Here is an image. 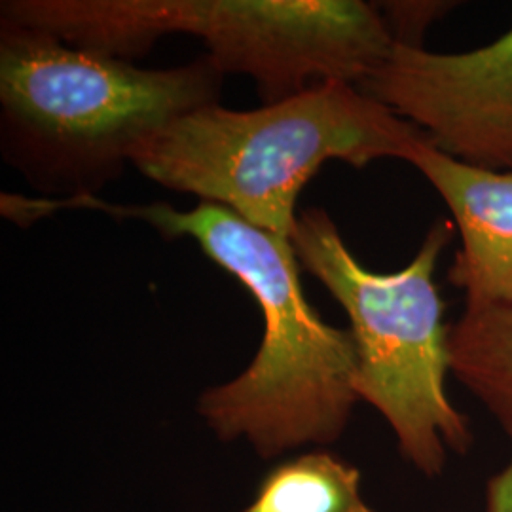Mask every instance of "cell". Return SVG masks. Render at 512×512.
Instances as JSON below:
<instances>
[{
  "label": "cell",
  "mask_w": 512,
  "mask_h": 512,
  "mask_svg": "<svg viewBox=\"0 0 512 512\" xmlns=\"http://www.w3.org/2000/svg\"><path fill=\"white\" fill-rule=\"evenodd\" d=\"M59 207L143 220L167 238H192L255 296L264 336L253 363L200 399V412L220 439L247 437L260 456L274 458L344 433L359 403L355 342L349 329L332 327L308 302L291 239L260 230L217 203L177 211L169 203L120 205L82 196Z\"/></svg>",
  "instance_id": "6da1fadb"
},
{
  "label": "cell",
  "mask_w": 512,
  "mask_h": 512,
  "mask_svg": "<svg viewBox=\"0 0 512 512\" xmlns=\"http://www.w3.org/2000/svg\"><path fill=\"white\" fill-rule=\"evenodd\" d=\"M224 74L205 55L171 69L80 50L0 19L4 162L46 196H97L135 150L192 110L217 105Z\"/></svg>",
  "instance_id": "7a4b0ae2"
},
{
  "label": "cell",
  "mask_w": 512,
  "mask_h": 512,
  "mask_svg": "<svg viewBox=\"0 0 512 512\" xmlns=\"http://www.w3.org/2000/svg\"><path fill=\"white\" fill-rule=\"evenodd\" d=\"M0 19L126 61L167 35L200 38L220 73L255 80L264 105L325 82L361 86L395 46L363 0H4Z\"/></svg>",
  "instance_id": "3957f363"
},
{
  "label": "cell",
  "mask_w": 512,
  "mask_h": 512,
  "mask_svg": "<svg viewBox=\"0 0 512 512\" xmlns=\"http://www.w3.org/2000/svg\"><path fill=\"white\" fill-rule=\"evenodd\" d=\"M425 139L359 86L325 82L260 109L192 110L137 148L131 164L160 186L291 239L298 198L327 162H410Z\"/></svg>",
  "instance_id": "277c9868"
},
{
  "label": "cell",
  "mask_w": 512,
  "mask_h": 512,
  "mask_svg": "<svg viewBox=\"0 0 512 512\" xmlns=\"http://www.w3.org/2000/svg\"><path fill=\"white\" fill-rule=\"evenodd\" d=\"M452 230L448 220L435 222L414 258L391 274L368 270L325 209L302 211L291 238L300 266L348 313L359 401L384 416L401 454L427 476L473 444L469 418L446 393L450 325L435 272Z\"/></svg>",
  "instance_id": "5b68a950"
},
{
  "label": "cell",
  "mask_w": 512,
  "mask_h": 512,
  "mask_svg": "<svg viewBox=\"0 0 512 512\" xmlns=\"http://www.w3.org/2000/svg\"><path fill=\"white\" fill-rule=\"evenodd\" d=\"M359 90L450 158L512 169V27L486 46L456 54L395 44Z\"/></svg>",
  "instance_id": "8992f818"
},
{
  "label": "cell",
  "mask_w": 512,
  "mask_h": 512,
  "mask_svg": "<svg viewBox=\"0 0 512 512\" xmlns=\"http://www.w3.org/2000/svg\"><path fill=\"white\" fill-rule=\"evenodd\" d=\"M414 165L446 203L461 247L448 272L465 308L512 306V169L465 164L425 139Z\"/></svg>",
  "instance_id": "52a82bcc"
},
{
  "label": "cell",
  "mask_w": 512,
  "mask_h": 512,
  "mask_svg": "<svg viewBox=\"0 0 512 512\" xmlns=\"http://www.w3.org/2000/svg\"><path fill=\"white\" fill-rule=\"evenodd\" d=\"M450 374L484 404L512 448V306L465 308L450 325Z\"/></svg>",
  "instance_id": "ba28073f"
},
{
  "label": "cell",
  "mask_w": 512,
  "mask_h": 512,
  "mask_svg": "<svg viewBox=\"0 0 512 512\" xmlns=\"http://www.w3.org/2000/svg\"><path fill=\"white\" fill-rule=\"evenodd\" d=\"M243 512H374L361 473L329 452H311L272 469Z\"/></svg>",
  "instance_id": "9c48e42d"
},
{
  "label": "cell",
  "mask_w": 512,
  "mask_h": 512,
  "mask_svg": "<svg viewBox=\"0 0 512 512\" xmlns=\"http://www.w3.org/2000/svg\"><path fill=\"white\" fill-rule=\"evenodd\" d=\"M385 25L395 44L423 48L421 38L425 31L452 10V2L439 0H399V2H376Z\"/></svg>",
  "instance_id": "30bf717a"
},
{
  "label": "cell",
  "mask_w": 512,
  "mask_h": 512,
  "mask_svg": "<svg viewBox=\"0 0 512 512\" xmlns=\"http://www.w3.org/2000/svg\"><path fill=\"white\" fill-rule=\"evenodd\" d=\"M486 512H512V454L486 486Z\"/></svg>",
  "instance_id": "8fae6325"
}]
</instances>
